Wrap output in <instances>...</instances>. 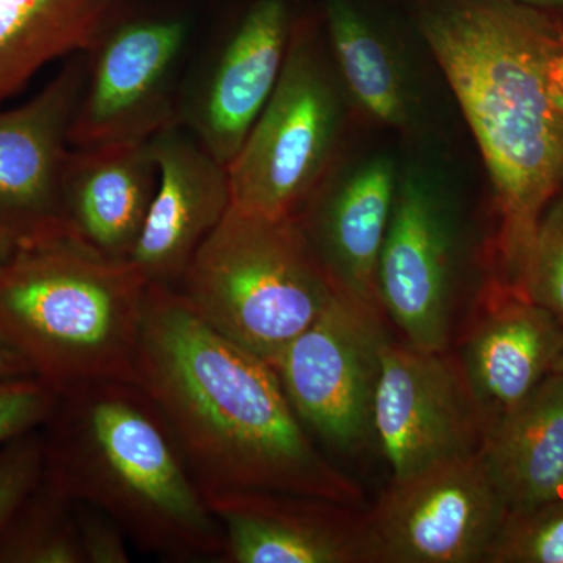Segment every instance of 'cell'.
<instances>
[{
  "mask_svg": "<svg viewBox=\"0 0 563 563\" xmlns=\"http://www.w3.org/2000/svg\"><path fill=\"white\" fill-rule=\"evenodd\" d=\"M136 384L165 415L207 498L262 490L362 501L303 429L273 366L210 328L173 288L150 285Z\"/></svg>",
  "mask_w": 563,
  "mask_h": 563,
  "instance_id": "1",
  "label": "cell"
},
{
  "mask_svg": "<svg viewBox=\"0 0 563 563\" xmlns=\"http://www.w3.org/2000/svg\"><path fill=\"white\" fill-rule=\"evenodd\" d=\"M422 33L490 176L501 280L515 287L540 218L563 190V110L553 80L563 32L547 11L462 0L429 13Z\"/></svg>",
  "mask_w": 563,
  "mask_h": 563,
  "instance_id": "2",
  "label": "cell"
},
{
  "mask_svg": "<svg viewBox=\"0 0 563 563\" xmlns=\"http://www.w3.org/2000/svg\"><path fill=\"white\" fill-rule=\"evenodd\" d=\"M41 432L47 476L109 514L132 548L162 562L221 563L224 532L141 385L99 380L60 393Z\"/></svg>",
  "mask_w": 563,
  "mask_h": 563,
  "instance_id": "3",
  "label": "cell"
},
{
  "mask_svg": "<svg viewBox=\"0 0 563 563\" xmlns=\"http://www.w3.org/2000/svg\"><path fill=\"white\" fill-rule=\"evenodd\" d=\"M150 285L131 262L69 240L0 262V342L60 395L99 380L136 383Z\"/></svg>",
  "mask_w": 563,
  "mask_h": 563,
  "instance_id": "4",
  "label": "cell"
},
{
  "mask_svg": "<svg viewBox=\"0 0 563 563\" xmlns=\"http://www.w3.org/2000/svg\"><path fill=\"white\" fill-rule=\"evenodd\" d=\"M176 290L210 328L272 366L336 292L295 218L233 207Z\"/></svg>",
  "mask_w": 563,
  "mask_h": 563,
  "instance_id": "5",
  "label": "cell"
},
{
  "mask_svg": "<svg viewBox=\"0 0 563 563\" xmlns=\"http://www.w3.org/2000/svg\"><path fill=\"white\" fill-rule=\"evenodd\" d=\"M195 46V21L187 11H136L118 0L84 51L70 146L141 143L179 122Z\"/></svg>",
  "mask_w": 563,
  "mask_h": 563,
  "instance_id": "6",
  "label": "cell"
},
{
  "mask_svg": "<svg viewBox=\"0 0 563 563\" xmlns=\"http://www.w3.org/2000/svg\"><path fill=\"white\" fill-rule=\"evenodd\" d=\"M342 99L320 44L295 27L276 90L229 163L232 207L255 217L295 218L331 166Z\"/></svg>",
  "mask_w": 563,
  "mask_h": 563,
  "instance_id": "7",
  "label": "cell"
},
{
  "mask_svg": "<svg viewBox=\"0 0 563 563\" xmlns=\"http://www.w3.org/2000/svg\"><path fill=\"white\" fill-rule=\"evenodd\" d=\"M507 514L479 453L435 463L363 514V563H487Z\"/></svg>",
  "mask_w": 563,
  "mask_h": 563,
  "instance_id": "8",
  "label": "cell"
},
{
  "mask_svg": "<svg viewBox=\"0 0 563 563\" xmlns=\"http://www.w3.org/2000/svg\"><path fill=\"white\" fill-rule=\"evenodd\" d=\"M384 317L336 291L273 363L303 429L333 451L352 453L374 439Z\"/></svg>",
  "mask_w": 563,
  "mask_h": 563,
  "instance_id": "9",
  "label": "cell"
},
{
  "mask_svg": "<svg viewBox=\"0 0 563 563\" xmlns=\"http://www.w3.org/2000/svg\"><path fill=\"white\" fill-rule=\"evenodd\" d=\"M374 440L393 479L477 454L487 421L457 355L384 343L373 412Z\"/></svg>",
  "mask_w": 563,
  "mask_h": 563,
  "instance_id": "10",
  "label": "cell"
},
{
  "mask_svg": "<svg viewBox=\"0 0 563 563\" xmlns=\"http://www.w3.org/2000/svg\"><path fill=\"white\" fill-rule=\"evenodd\" d=\"M292 31L287 0H254L228 31L192 51L179 122L225 166L276 90Z\"/></svg>",
  "mask_w": 563,
  "mask_h": 563,
  "instance_id": "11",
  "label": "cell"
},
{
  "mask_svg": "<svg viewBox=\"0 0 563 563\" xmlns=\"http://www.w3.org/2000/svg\"><path fill=\"white\" fill-rule=\"evenodd\" d=\"M84 77L79 52L27 102L0 110V262L66 240L63 177Z\"/></svg>",
  "mask_w": 563,
  "mask_h": 563,
  "instance_id": "12",
  "label": "cell"
},
{
  "mask_svg": "<svg viewBox=\"0 0 563 563\" xmlns=\"http://www.w3.org/2000/svg\"><path fill=\"white\" fill-rule=\"evenodd\" d=\"M455 233L451 214L417 174L398 179L380 252V306L404 342L451 350L454 324Z\"/></svg>",
  "mask_w": 563,
  "mask_h": 563,
  "instance_id": "13",
  "label": "cell"
},
{
  "mask_svg": "<svg viewBox=\"0 0 563 563\" xmlns=\"http://www.w3.org/2000/svg\"><path fill=\"white\" fill-rule=\"evenodd\" d=\"M158 185L129 262L151 287L176 290L207 236L232 207L229 168L180 122L150 140Z\"/></svg>",
  "mask_w": 563,
  "mask_h": 563,
  "instance_id": "14",
  "label": "cell"
},
{
  "mask_svg": "<svg viewBox=\"0 0 563 563\" xmlns=\"http://www.w3.org/2000/svg\"><path fill=\"white\" fill-rule=\"evenodd\" d=\"M224 532L221 563H363L355 506L284 492L207 498Z\"/></svg>",
  "mask_w": 563,
  "mask_h": 563,
  "instance_id": "15",
  "label": "cell"
},
{
  "mask_svg": "<svg viewBox=\"0 0 563 563\" xmlns=\"http://www.w3.org/2000/svg\"><path fill=\"white\" fill-rule=\"evenodd\" d=\"M562 339V322L517 288H488L455 354L487 431L553 373Z\"/></svg>",
  "mask_w": 563,
  "mask_h": 563,
  "instance_id": "16",
  "label": "cell"
},
{
  "mask_svg": "<svg viewBox=\"0 0 563 563\" xmlns=\"http://www.w3.org/2000/svg\"><path fill=\"white\" fill-rule=\"evenodd\" d=\"M396 187L390 158H373L332 187L321 181L295 217L336 291L383 313L377 273Z\"/></svg>",
  "mask_w": 563,
  "mask_h": 563,
  "instance_id": "17",
  "label": "cell"
},
{
  "mask_svg": "<svg viewBox=\"0 0 563 563\" xmlns=\"http://www.w3.org/2000/svg\"><path fill=\"white\" fill-rule=\"evenodd\" d=\"M158 185L150 140L70 147L63 177L66 240L129 262Z\"/></svg>",
  "mask_w": 563,
  "mask_h": 563,
  "instance_id": "18",
  "label": "cell"
},
{
  "mask_svg": "<svg viewBox=\"0 0 563 563\" xmlns=\"http://www.w3.org/2000/svg\"><path fill=\"white\" fill-rule=\"evenodd\" d=\"M479 454L509 512L562 498L563 374H548L490 426Z\"/></svg>",
  "mask_w": 563,
  "mask_h": 563,
  "instance_id": "19",
  "label": "cell"
},
{
  "mask_svg": "<svg viewBox=\"0 0 563 563\" xmlns=\"http://www.w3.org/2000/svg\"><path fill=\"white\" fill-rule=\"evenodd\" d=\"M118 0H0V106L44 66L79 54Z\"/></svg>",
  "mask_w": 563,
  "mask_h": 563,
  "instance_id": "20",
  "label": "cell"
},
{
  "mask_svg": "<svg viewBox=\"0 0 563 563\" xmlns=\"http://www.w3.org/2000/svg\"><path fill=\"white\" fill-rule=\"evenodd\" d=\"M325 22L336 65L347 90L363 110L383 122L409 121V99L395 55L368 21L347 0H329Z\"/></svg>",
  "mask_w": 563,
  "mask_h": 563,
  "instance_id": "21",
  "label": "cell"
},
{
  "mask_svg": "<svg viewBox=\"0 0 563 563\" xmlns=\"http://www.w3.org/2000/svg\"><path fill=\"white\" fill-rule=\"evenodd\" d=\"M0 563H85L74 499L46 470L41 483L0 521Z\"/></svg>",
  "mask_w": 563,
  "mask_h": 563,
  "instance_id": "22",
  "label": "cell"
},
{
  "mask_svg": "<svg viewBox=\"0 0 563 563\" xmlns=\"http://www.w3.org/2000/svg\"><path fill=\"white\" fill-rule=\"evenodd\" d=\"M487 563H563V496L510 510Z\"/></svg>",
  "mask_w": 563,
  "mask_h": 563,
  "instance_id": "23",
  "label": "cell"
},
{
  "mask_svg": "<svg viewBox=\"0 0 563 563\" xmlns=\"http://www.w3.org/2000/svg\"><path fill=\"white\" fill-rule=\"evenodd\" d=\"M514 288L563 324V190L543 211Z\"/></svg>",
  "mask_w": 563,
  "mask_h": 563,
  "instance_id": "24",
  "label": "cell"
},
{
  "mask_svg": "<svg viewBox=\"0 0 563 563\" xmlns=\"http://www.w3.org/2000/svg\"><path fill=\"white\" fill-rule=\"evenodd\" d=\"M57 399L58 393L38 377H0V446L40 429Z\"/></svg>",
  "mask_w": 563,
  "mask_h": 563,
  "instance_id": "25",
  "label": "cell"
},
{
  "mask_svg": "<svg viewBox=\"0 0 563 563\" xmlns=\"http://www.w3.org/2000/svg\"><path fill=\"white\" fill-rule=\"evenodd\" d=\"M44 470L46 455L41 428L0 446V521L41 483Z\"/></svg>",
  "mask_w": 563,
  "mask_h": 563,
  "instance_id": "26",
  "label": "cell"
},
{
  "mask_svg": "<svg viewBox=\"0 0 563 563\" xmlns=\"http://www.w3.org/2000/svg\"><path fill=\"white\" fill-rule=\"evenodd\" d=\"M74 512L85 563L132 562V544L109 514L80 501H74Z\"/></svg>",
  "mask_w": 563,
  "mask_h": 563,
  "instance_id": "27",
  "label": "cell"
},
{
  "mask_svg": "<svg viewBox=\"0 0 563 563\" xmlns=\"http://www.w3.org/2000/svg\"><path fill=\"white\" fill-rule=\"evenodd\" d=\"M33 376L29 366L16 352L10 350L7 344L0 342V377Z\"/></svg>",
  "mask_w": 563,
  "mask_h": 563,
  "instance_id": "28",
  "label": "cell"
},
{
  "mask_svg": "<svg viewBox=\"0 0 563 563\" xmlns=\"http://www.w3.org/2000/svg\"><path fill=\"white\" fill-rule=\"evenodd\" d=\"M506 2L518 3V5L531 7L540 11L563 9V0H506Z\"/></svg>",
  "mask_w": 563,
  "mask_h": 563,
  "instance_id": "29",
  "label": "cell"
},
{
  "mask_svg": "<svg viewBox=\"0 0 563 563\" xmlns=\"http://www.w3.org/2000/svg\"><path fill=\"white\" fill-rule=\"evenodd\" d=\"M553 373L563 374V339H562L561 350H559L558 357H555Z\"/></svg>",
  "mask_w": 563,
  "mask_h": 563,
  "instance_id": "30",
  "label": "cell"
}]
</instances>
